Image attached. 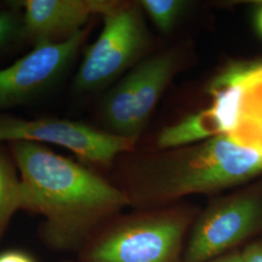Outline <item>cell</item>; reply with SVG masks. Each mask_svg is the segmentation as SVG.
Returning a JSON list of instances; mask_svg holds the SVG:
<instances>
[{"instance_id":"6da1fadb","label":"cell","mask_w":262,"mask_h":262,"mask_svg":"<svg viewBox=\"0 0 262 262\" xmlns=\"http://www.w3.org/2000/svg\"><path fill=\"white\" fill-rule=\"evenodd\" d=\"M9 146L20 179V210L44 217L40 236L54 250L78 252L95 230L130 206L120 187L46 145Z\"/></svg>"},{"instance_id":"7a4b0ae2","label":"cell","mask_w":262,"mask_h":262,"mask_svg":"<svg viewBox=\"0 0 262 262\" xmlns=\"http://www.w3.org/2000/svg\"><path fill=\"white\" fill-rule=\"evenodd\" d=\"M262 173V154L220 134L183 150L148 159L127 173L123 187L130 206L152 209L193 194L238 187Z\"/></svg>"},{"instance_id":"3957f363","label":"cell","mask_w":262,"mask_h":262,"mask_svg":"<svg viewBox=\"0 0 262 262\" xmlns=\"http://www.w3.org/2000/svg\"><path fill=\"white\" fill-rule=\"evenodd\" d=\"M198 212L178 203L113 216L79 249L77 262H183Z\"/></svg>"},{"instance_id":"277c9868","label":"cell","mask_w":262,"mask_h":262,"mask_svg":"<svg viewBox=\"0 0 262 262\" xmlns=\"http://www.w3.org/2000/svg\"><path fill=\"white\" fill-rule=\"evenodd\" d=\"M261 236L262 180L213 199L198 212L187 235L183 262L209 261Z\"/></svg>"},{"instance_id":"5b68a950","label":"cell","mask_w":262,"mask_h":262,"mask_svg":"<svg viewBox=\"0 0 262 262\" xmlns=\"http://www.w3.org/2000/svg\"><path fill=\"white\" fill-rule=\"evenodd\" d=\"M99 36L84 52L74 80L81 94L93 93L112 82L132 64L146 43L139 10L116 4L103 15Z\"/></svg>"},{"instance_id":"8992f818","label":"cell","mask_w":262,"mask_h":262,"mask_svg":"<svg viewBox=\"0 0 262 262\" xmlns=\"http://www.w3.org/2000/svg\"><path fill=\"white\" fill-rule=\"evenodd\" d=\"M20 141L57 145L88 163L108 166L120 154L132 150L136 138L63 119L28 120L0 115V145Z\"/></svg>"},{"instance_id":"52a82bcc","label":"cell","mask_w":262,"mask_h":262,"mask_svg":"<svg viewBox=\"0 0 262 262\" xmlns=\"http://www.w3.org/2000/svg\"><path fill=\"white\" fill-rule=\"evenodd\" d=\"M86 36L88 29L84 28L66 41L33 46L26 56L0 69V110L33 103L54 90Z\"/></svg>"},{"instance_id":"ba28073f","label":"cell","mask_w":262,"mask_h":262,"mask_svg":"<svg viewBox=\"0 0 262 262\" xmlns=\"http://www.w3.org/2000/svg\"><path fill=\"white\" fill-rule=\"evenodd\" d=\"M171 54L150 57L134 67L107 94L102 102V120L110 132L137 138L141 128L173 74Z\"/></svg>"},{"instance_id":"9c48e42d","label":"cell","mask_w":262,"mask_h":262,"mask_svg":"<svg viewBox=\"0 0 262 262\" xmlns=\"http://www.w3.org/2000/svg\"><path fill=\"white\" fill-rule=\"evenodd\" d=\"M24 36L32 46L59 43L84 29L94 14L107 13L117 4L103 0H20Z\"/></svg>"},{"instance_id":"30bf717a","label":"cell","mask_w":262,"mask_h":262,"mask_svg":"<svg viewBox=\"0 0 262 262\" xmlns=\"http://www.w3.org/2000/svg\"><path fill=\"white\" fill-rule=\"evenodd\" d=\"M243 97L237 128L230 135L239 144L262 154V61L240 62Z\"/></svg>"},{"instance_id":"8fae6325","label":"cell","mask_w":262,"mask_h":262,"mask_svg":"<svg viewBox=\"0 0 262 262\" xmlns=\"http://www.w3.org/2000/svg\"><path fill=\"white\" fill-rule=\"evenodd\" d=\"M220 134L212 113L207 109L191 114L178 123L163 128L158 138V146L159 149L177 148L198 141L208 140Z\"/></svg>"},{"instance_id":"7c38bea8","label":"cell","mask_w":262,"mask_h":262,"mask_svg":"<svg viewBox=\"0 0 262 262\" xmlns=\"http://www.w3.org/2000/svg\"><path fill=\"white\" fill-rule=\"evenodd\" d=\"M21 188L15 161L0 145V241L11 219L20 210Z\"/></svg>"},{"instance_id":"4fadbf2b","label":"cell","mask_w":262,"mask_h":262,"mask_svg":"<svg viewBox=\"0 0 262 262\" xmlns=\"http://www.w3.org/2000/svg\"><path fill=\"white\" fill-rule=\"evenodd\" d=\"M141 5L149 14L155 26L161 32L168 33L187 8V3L179 0H144Z\"/></svg>"},{"instance_id":"5bb4252c","label":"cell","mask_w":262,"mask_h":262,"mask_svg":"<svg viewBox=\"0 0 262 262\" xmlns=\"http://www.w3.org/2000/svg\"><path fill=\"white\" fill-rule=\"evenodd\" d=\"M19 42H25L24 17L14 3L0 9V52Z\"/></svg>"},{"instance_id":"9a60e30c","label":"cell","mask_w":262,"mask_h":262,"mask_svg":"<svg viewBox=\"0 0 262 262\" xmlns=\"http://www.w3.org/2000/svg\"><path fill=\"white\" fill-rule=\"evenodd\" d=\"M243 262H262V236L241 249Z\"/></svg>"},{"instance_id":"2e32d148","label":"cell","mask_w":262,"mask_h":262,"mask_svg":"<svg viewBox=\"0 0 262 262\" xmlns=\"http://www.w3.org/2000/svg\"><path fill=\"white\" fill-rule=\"evenodd\" d=\"M0 262H38L34 256L23 250L12 249L0 252Z\"/></svg>"},{"instance_id":"e0dca14e","label":"cell","mask_w":262,"mask_h":262,"mask_svg":"<svg viewBox=\"0 0 262 262\" xmlns=\"http://www.w3.org/2000/svg\"><path fill=\"white\" fill-rule=\"evenodd\" d=\"M254 24L258 34L262 37V4L259 5L258 9L256 10L255 17H254Z\"/></svg>"},{"instance_id":"ac0fdd59","label":"cell","mask_w":262,"mask_h":262,"mask_svg":"<svg viewBox=\"0 0 262 262\" xmlns=\"http://www.w3.org/2000/svg\"><path fill=\"white\" fill-rule=\"evenodd\" d=\"M66 262H77V261H73V260H69V261H66Z\"/></svg>"}]
</instances>
